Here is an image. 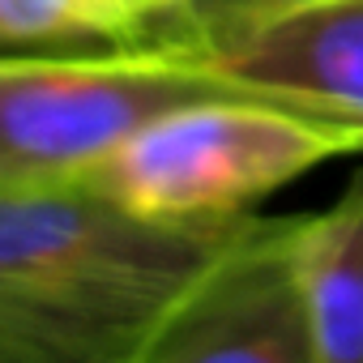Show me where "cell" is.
Segmentation results:
<instances>
[{"instance_id":"4","label":"cell","mask_w":363,"mask_h":363,"mask_svg":"<svg viewBox=\"0 0 363 363\" xmlns=\"http://www.w3.org/2000/svg\"><path fill=\"white\" fill-rule=\"evenodd\" d=\"M299 218H248L179 295L133 363H316L299 269Z\"/></svg>"},{"instance_id":"1","label":"cell","mask_w":363,"mask_h":363,"mask_svg":"<svg viewBox=\"0 0 363 363\" xmlns=\"http://www.w3.org/2000/svg\"><path fill=\"white\" fill-rule=\"evenodd\" d=\"M248 218H145L86 184L0 193V363H133Z\"/></svg>"},{"instance_id":"8","label":"cell","mask_w":363,"mask_h":363,"mask_svg":"<svg viewBox=\"0 0 363 363\" xmlns=\"http://www.w3.org/2000/svg\"><path fill=\"white\" fill-rule=\"evenodd\" d=\"M308 5H329V0H193V48L184 56L201 52L206 43H214L231 30H244L252 22L295 13V9H308Z\"/></svg>"},{"instance_id":"6","label":"cell","mask_w":363,"mask_h":363,"mask_svg":"<svg viewBox=\"0 0 363 363\" xmlns=\"http://www.w3.org/2000/svg\"><path fill=\"white\" fill-rule=\"evenodd\" d=\"M193 48V0H0V52L86 56Z\"/></svg>"},{"instance_id":"2","label":"cell","mask_w":363,"mask_h":363,"mask_svg":"<svg viewBox=\"0 0 363 363\" xmlns=\"http://www.w3.org/2000/svg\"><path fill=\"white\" fill-rule=\"evenodd\" d=\"M342 154H363L359 124L257 94H210L154 116L77 184L145 218H240Z\"/></svg>"},{"instance_id":"3","label":"cell","mask_w":363,"mask_h":363,"mask_svg":"<svg viewBox=\"0 0 363 363\" xmlns=\"http://www.w3.org/2000/svg\"><path fill=\"white\" fill-rule=\"evenodd\" d=\"M210 94L235 90L175 48L0 52V193L69 189L154 116Z\"/></svg>"},{"instance_id":"7","label":"cell","mask_w":363,"mask_h":363,"mask_svg":"<svg viewBox=\"0 0 363 363\" xmlns=\"http://www.w3.org/2000/svg\"><path fill=\"white\" fill-rule=\"evenodd\" d=\"M295 269L316 363H363V175L320 214H299Z\"/></svg>"},{"instance_id":"5","label":"cell","mask_w":363,"mask_h":363,"mask_svg":"<svg viewBox=\"0 0 363 363\" xmlns=\"http://www.w3.org/2000/svg\"><path fill=\"white\" fill-rule=\"evenodd\" d=\"M189 60L235 94L363 128V0H329L252 22Z\"/></svg>"}]
</instances>
